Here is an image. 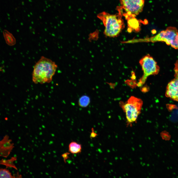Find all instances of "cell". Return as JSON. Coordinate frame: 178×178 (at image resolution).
Returning a JSON list of instances; mask_svg holds the SVG:
<instances>
[{
	"mask_svg": "<svg viewBox=\"0 0 178 178\" xmlns=\"http://www.w3.org/2000/svg\"><path fill=\"white\" fill-rule=\"evenodd\" d=\"M164 42L175 49H178V32L176 28L169 27L156 35L150 38L130 40V43L139 42Z\"/></svg>",
	"mask_w": 178,
	"mask_h": 178,
	"instance_id": "7a4b0ae2",
	"label": "cell"
},
{
	"mask_svg": "<svg viewBox=\"0 0 178 178\" xmlns=\"http://www.w3.org/2000/svg\"><path fill=\"white\" fill-rule=\"evenodd\" d=\"M57 68V65L55 62L42 56L34 67L32 73L33 82L36 84L50 82Z\"/></svg>",
	"mask_w": 178,
	"mask_h": 178,
	"instance_id": "6da1fadb",
	"label": "cell"
},
{
	"mask_svg": "<svg viewBox=\"0 0 178 178\" xmlns=\"http://www.w3.org/2000/svg\"><path fill=\"white\" fill-rule=\"evenodd\" d=\"M12 141L7 135L0 141V156L6 157L9 156L14 147Z\"/></svg>",
	"mask_w": 178,
	"mask_h": 178,
	"instance_id": "ba28073f",
	"label": "cell"
},
{
	"mask_svg": "<svg viewBox=\"0 0 178 178\" xmlns=\"http://www.w3.org/2000/svg\"><path fill=\"white\" fill-rule=\"evenodd\" d=\"M69 154V153L67 152L64 153L62 155V156L63 157L64 161L65 163L66 162V160L69 158L68 155Z\"/></svg>",
	"mask_w": 178,
	"mask_h": 178,
	"instance_id": "2e32d148",
	"label": "cell"
},
{
	"mask_svg": "<svg viewBox=\"0 0 178 178\" xmlns=\"http://www.w3.org/2000/svg\"><path fill=\"white\" fill-rule=\"evenodd\" d=\"M82 146L81 144L75 141H72L68 146L69 152L73 154H77L81 152Z\"/></svg>",
	"mask_w": 178,
	"mask_h": 178,
	"instance_id": "30bf717a",
	"label": "cell"
},
{
	"mask_svg": "<svg viewBox=\"0 0 178 178\" xmlns=\"http://www.w3.org/2000/svg\"><path fill=\"white\" fill-rule=\"evenodd\" d=\"M175 76V78L167 86L165 95L167 97L178 101V73H176Z\"/></svg>",
	"mask_w": 178,
	"mask_h": 178,
	"instance_id": "52a82bcc",
	"label": "cell"
},
{
	"mask_svg": "<svg viewBox=\"0 0 178 178\" xmlns=\"http://www.w3.org/2000/svg\"><path fill=\"white\" fill-rule=\"evenodd\" d=\"M0 178H15L9 171L6 169L0 168Z\"/></svg>",
	"mask_w": 178,
	"mask_h": 178,
	"instance_id": "4fadbf2b",
	"label": "cell"
},
{
	"mask_svg": "<svg viewBox=\"0 0 178 178\" xmlns=\"http://www.w3.org/2000/svg\"><path fill=\"white\" fill-rule=\"evenodd\" d=\"M17 159V157L15 156L13 157L10 159L7 160L2 159L0 160V165L5 166L6 168H12L17 170V168L14 163V162Z\"/></svg>",
	"mask_w": 178,
	"mask_h": 178,
	"instance_id": "8fae6325",
	"label": "cell"
},
{
	"mask_svg": "<svg viewBox=\"0 0 178 178\" xmlns=\"http://www.w3.org/2000/svg\"><path fill=\"white\" fill-rule=\"evenodd\" d=\"M3 34L5 42L7 45L12 46L16 44V39L11 33L6 30H4L3 31Z\"/></svg>",
	"mask_w": 178,
	"mask_h": 178,
	"instance_id": "9c48e42d",
	"label": "cell"
},
{
	"mask_svg": "<svg viewBox=\"0 0 178 178\" xmlns=\"http://www.w3.org/2000/svg\"><path fill=\"white\" fill-rule=\"evenodd\" d=\"M178 108L177 109V110H176L177 111H176V112H177V113L178 114Z\"/></svg>",
	"mask_w": 178,
	"mask_h": 178,
	"instance_id": "d6986e66",
	"label": "cell"
},
{
	"mask_svg": "<svg viewBox=\"0 0 178 178\" xmlns=\"http://www.w3.org/2000/svg\"><path fill=\"white\" fill-rule=\"evenodd\" d=\"M139 63L142 67L143 74L137 85L141 87L145 83L149 76L157 74L159 71V68L157 63L149 54L142 58Z\"/></svg>",
	"mask_w": 178,
	"mask_h": 178,
	"instance_id": "5b68a950",
	"label": "cell"
},
{
	"mask_svg": "<svg viewBox=\"0 0 178 178\" xmlns=\"http://www.w3.org/2000/svg\"><path fill=\"white\" fill-rule=\"evenodd\" d=\"M126 83L131 87H134L137 85V84L134 81L128 80L126 81Z\"/></svg>",
	"mask_w": 178,
	"mask_h": 178,
	"instance_id": "5bb4252c",
	"label": "cell"
},
{
	"mask_svg": "<svg viewBox=\"0 0 178 178\" xmlns=\"http://www.w3.org/2000/svg\"><path fill=\"white\" fill-rule=\"evenodd\" d=\"M174 69L175 73H178V61H177L175 67Z\"/></svg>",
	"mask_w": 178,
	"mask_h": 178,
	"instance_id": "e0dca14e",
	"label": "cell"
},
{
	"mask_svg": "<svg viewBox=\"0 0 178 178\" xmlns=\"http://www.w3.org/2000/svg\"><path fill=\"white\" fill-rule=\"evenodd\" d=\"M2 68V67H0V71H2L3 70Z\"/></svg>",
	"mask_w": 178,
	"mask_h": 178,
	"instance_id": "ac0fdd59",
	"label": "cell"
},
{
	"mask_svg": "<svg viewBox=\"0 0 178 178\" xmlns=\"http://www.w3.org/2000/svg\"><path fill=\"white\" fill-rule=\"evenodd\" d=\"M121 5L125 10L131 14L137 15L142 11L144 0H119Z\"/></svg>",
	"mask_w": 178,
	"mask_h": 178,
	"instance_id": "8992f818",
	"label": "cell"
},
{
	"mask_svg": "<svg viewBox=\"0 0 178 178\" xmlns=\"http://www.w3.org/2000/svg\"><path fill=\"white\" fill-rule=\"evenodd\" d=\"M121 106L125 113L127 125L131 126L136 122L140 113L143 102L139 98L131 96L125 103L121 102Z\"/></svg>",
	"mask_w": 178,
	"mask_h": 178,
	"instance_id": "277c9868",
	"label": "cell"
},
{
	"mask_svg": "<svg viewBox=\"0 0 178 178\" xmlns=\"http://www.w3.org/2000/svg\"><path fill=\"white\" fill-rule=\"evenodd\" d=\"M97 17L103 22L105 26L104 34L108 37H117L124 27L123 22L118 15L103 12Z\"/></svg>",
	"mask_w": 178,
	"mask_h": 178,
	"instance_id": "3957f363",
	"label": "cell"
},
{
	"mask_svg": "<svg viewBox=\"0 0 178 178\" xmlns=\"http://www.w3.org/2000/svg\"><path fill=\"white\" fill-rule=\"evenodd\" d=\"M90 102V99L88 96L83 95L79 98L78 104L79 106L82 107H86L89 105Z\"/></svg>",
	"mask_w": 178,
	"mask_h": 178,
	"instance_id": "7c38bea8",
	"label": "cell"
},
{
	"mask_svg": "<svg viewBox=\"0 0 178 178\" xmlns=\"http://www.w3.org/2000/svg\"><path fill=\"white\" fill-rule=\"evenodd\" d=\"M91 130V132L90 135V138H94L97 136L98 134L95 132L93 128H92Z\"/></svg>",
	"mask_w": 178,
	"mask_h": 178,
	"instance_id": "9a60e30c",
	"label": "cell"
}]
</instances>
